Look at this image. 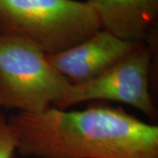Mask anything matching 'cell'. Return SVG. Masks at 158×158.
Segmentation results:
<instances>
[{
	"label": "cell",
	"instance_id": "obj_3",
	"mask_svg": "<svg viewBox=\"0 0 158 158\" xmlns=\"http://www.w3.org/2000/svg\"><path fill=\"white\" fill-rule=\"evenodd\" d=\"M69 84L36 46L0 33V107L39 113L54 106Z\"/></svg>",
	"mask_w": 158,
	"mask_h": 158
},
{
	"label": "cell",
	"instance_id": "obj_5",
	"mask_svg": "<svg viewBox=\"0 0 158 158\" xmlns=\"http://www.w3.org/2000/svg\"><path fill=\"white\" fill-rule=\"evenodd\" d=\"M137 43L118 39L100 29L78 44L46 56L53 68L70 84H81L106 71Z\"/></svg>",
	"mask_w": 158,
	"mask_h": 158
},
{
	"label": "cell",
	"instance_id": "obj_6",
	"mask_svg": "<svg viewBox=\"0 0 158 158\" xmlns=\"http://www.w3.org/2000/svg\"><path fill=\"white\" fill-rule=\"evenodd\" d=\"M103 30L118 39L149 42L156 39L158 0H85Z\"/></svg>",
	"mask_w": 158,
	"mask_h": 158
},
{
	"label": "cell",
	"instance_id": "obj_2",
	"mask_svg": "<svg viewBox=\"0 0 158 158\" xmlns=\"http://www.w3.org/2000/svg\"><path fill=\"white\" fill-rule=\"evenodd\" d=\"M102 29L78 0H0V33L33 43L46 55L66 50Z\"/></svg>",
	"mask_w": 158,
	"mask_h": 158
},
{
	"label": "cell",
	"instance_id": "obj_7",
	"mask_svg": "<svg viewBox=\"0 0 158 158\" xmlns=\"http://www.w3.org/2000/svg\"><path fill=\"white\" fill-rule=\"evenodd\" d=\"M18 150V136L8 121L0 122V158H14Z\"/></svg>",
	"mask_w": 158,
	"mask_h": 158
},
{
	"label": "cell",
	"instance_id": "obj_4",
	"mask_svg": "<svg viewBox=\"0 0 158 158\" xmlns=\"http://www.w3.org/2000/svg\"><path fill=\"white\" fill-rule=\"evenodd\" d=\"M155 40L138 42L134 49L106 71L81 84H69L54 107H69L88 101H113L136 108L148 118H157L150 91Z\"/></svg>",
	"mask_w": 158,
	"mask_h": 158
},
{
	"label": "cell",
	"instance_id": "obj_8",
	"mask_svg": "<svg viewBox=\"0 0 158 158\" xmlns=\"http://www.w3.org/2000/svg\"><path fill=\"white\" fill-rule=\"evenodd\" d=\"M6 119L5 118V117L3 116V114L1 113V110H0V122H3V121H6Z\"/></svg>",
	"mask_w": 158,
	"mask_h": 158
},
{
	"label": "cell",
	"instance_id": "obj_1",
	"mask_svg": "<svg viewBox=\"0 0 158 158\" xmlns=\"http://www.w3.org/2000/svg\"><path fill=\"white\" fill-rule=\"evenodd\" d=\"M8 123L17 153L32 158H158V127L123 108L95 104L84 110L54 106L18 113Z\"/></svg>",
	"mask_w": 158,
	"mask_h": 158
}]
</instances>
